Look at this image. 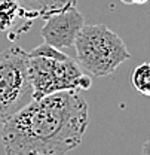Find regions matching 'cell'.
I'll return each instance as SVG.
<instances>
[{"label":"cell","mask_w":150,"mask_h":155,"mask_svg":"<svg viewBox=\"0 0 150 155\" xmlns=\"http://www.w3.org/2000/svg\"><path fill=\"white\" fill-rule=\"evenodd\" d=\"M88 103L77 91L34 98L2 127L6 155H65L88 128Z\"/></svg>","instance_id":"1"},{"label":"cell","mask_w":150,"mask_h":155,"mask_svg":"<svg viewBox=\"0 0 150 155\" xmlns=\"http://www.w3.org/2000/svg\"><path fill=\"white\" fill-rule=\"evenodd\" d=\"M28 73L34 98L61 91H86L92 85L91 76L77 61L48 43L28 52Z\"/></svg>","instance_id":"2"},{"label":"cell","mask_w":150,"mask_h":155,"mask_svg":"<svg viewBox=\"0 0 150 155\" xmlns=\"http://www.w3.org/2000/svg\"><path fill=\"white\" fill-rule=\"evenodd\" d=\"M76 61L92 76H109L131 58L122 38L104 24L83 25L75 42Z\"/></svg>","instance_id":"3"},{"label":"cell","mask_w":150,"mask_h":155,"mask_svg":"<svg viewBox=\"0 0 150 155\" xmlns=\"http://www.w3.org/2000/svg\"><path fill=\"white\" fill-rule=\"evenodd\" d=\"M34 100L28 73V52L17 45L0 52V124Z\"/></svg>","instance_id":"4"},{"label":"cell","mask_w":150,"mask_h":155,"mask_svg":"<svg viewBox=\"0 0 150 155\" xmlns=\"http://www.w3.org/2000/svg\"><path fill=\"white\" fill-rule=\"evenodd\" d=\"M40 30L43 42L56 49L75 48V42L85 25V18L76 6L48 15Z\"/></svg>","instance_id":"5"},{"label":"cell","mask_w":150,"mask_h":155,"mask_svg":"<svg viewBox=\"0 0 150 155\" xmlns=\"http://www.w3.org/2000/svg\"><path fill=\"white\" fill-rule=\"evenodd\" d=\"M33 19L18 0H0V31L8 33L9 39L18 38L27 31Z\"/></svg>","instance_id":"6"},{"label":"cell","mask_w":150,"mask_h":155,"mask_svg":"<svg viewBox=\"0 0 150 155\" xmlns=\"http://www.w3.org/2000/svg\"><path fill=\"white\" fill-rule=\"evenodd\" d=\"M31 18H46L51 14L76 6V0H18Z\"/></svg>","instance_id":"7"},{"label":"cell","mask_w":150,"mask_h":155,"mask_svg":"<svg viewBox=\"0 0 150 155\" xmlns=\"http://www.w3.org/2000/svg\"><path fill=\"white\" fill-rule=\"evenodd\" d=\"M131 84L140 94L150 97V61L138 64L132 70Z\"/></svg>","instance_id":"8"},{"label":"cell","mask_w":150,"mask_h":155,"mask_svg":"<svg viewBox=\"0 0 150 155\" xmlns=\"http://www.w3.org/2000/svg\"><path fill=\"white\" fill-rule=\"evenodd\" d=\"M120 2L125 3V5H144L149 0H120Z\"/></svg>","instance_id":"9"},{"label":"cell","mask_w":150,"mask_h":155,"mask_svg":"<svg viewBox=\"0 0 150 155\" xmlns=\"http://www.w3.org/2000/svg\"><path fill=\"white\" fill-rule=\"evenodd\" d=\"M141 155H150V140L146 142L143 145V151H141Z\"/></svg>","instance_id":"10"}]
</instances>
